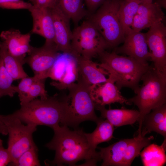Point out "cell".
Listing matches in <instances>:
<instances>
[{
	"instance_id": "40",
	"label": "cell",
	"mask_w": 166,
	"mask_h": 166,
	"mask_svg": "<svg viewBox=\"0 0 166 166\" xmlns=\"http://www.w3.org/2000/svg\"><path fill=\"white\" fill-rule=\"evenodd\" d=\"M2 140L0 139V145L2 144Z\"/></svg>"
},
{
	"instance_id": "11",
	"label": "cell",
	"mask_w": 166,
	"mask_h": 166,
	"mask_svg": "<svg viewBox=\"0 0 166 166\" xmlns=\"http://www.w3.org/2000/svg\"><path fill=\"white\" fill-rule=\"evenodd\" d=\"M145 33L147 44L153 67L166 75V28L163 22L149 28Z\"/></svg>"
},
{
	"instance_id": "7",
	"label": "cell",
	"mask_w": 166,
	"mask_h": 166,
	"mask_svg": "<svg viewBox=\"0 0 166 166\" xmlns=\"http://www.w3.org/2000/svg\"><path fill=\"white\" fill-rule=\"evenodd\" d=\"M71 46L73 55L89 59L109 48L102 36L89 19L74 29Z\"/></svg>"
},
{
	"instance_id": "30",
	"label": "cell",
	"mask_w": 166,
	"mask_h": 166,
	"mask_svg": "<svg viewBox=\"0 0 166 166\" xmlns=\"http://www.w3.org/2000/svg\"><path fill=\"white\" fill-rule=\"evenodd\" d=\"M38 152V148L36 146L31 148L23 152L10 165L15 166H40Z\"/></svg>"
},
{
	"instance_id": "17",
	"label": "cell",
	"mask_w": 166,
	"mask_h": 166,
	"mask_svg": "<svg viewBox=\"0 0 166 166\" xmlns=\"http://www.w3.org/2000/svg\"><path fill=\"white\" fill-rule=\"evenodd\" d=\"M31 34L30 33L23 34L19 30L10 29L2 31L0 37L11 54L24 60L32 46L30 44Z\"/></svg>"
},
{
	"instance_id": "8",
	"label": "cell",
	"mask_w": 166,
	"mask_h": 166,
	"mask_svg": "<svg viewBox=\"0 0 166 166\" xmlns=\"http://www.w3.org/2000/svg\"><path fill=\"white\" fill-rule=\"evenodd\" d=\"M3 121L5 125L9 135L7 149L14 162L23 152L32 147L36 146L33 138V134L37 126L24 125L12 114L2 115Z\"/></svg>"
},
{
	"instance_id": "34",
	"label": "cell",
	"mask_w": 166,
	"mask_h": 166,
	"mask_svg": "<svg viewBox=\"0 0 166 166\" xmlns=\"http://www.w3.org/2000/svg\"><path fill=\"white\" fill-rule=\"evenodd\" d=\"M106 0H84L87 11L91 14L96 10Z\"/></svg>"
},
{
	"instance_id": "20",
	"label": "cell",
	"mask_w": 166,
	"mask_h": 166,
	"mask_svg": "<svg viewBox=\"0 0 166 166\" xmlns=\"http://www.w3.org/2000/svg\"><path fill=\"white\" fill-rule=\"evenodd\" d=\"M95 109L101 113V117L107 120L114 126L120 127L132 125L137 121L139 117V111L126 109H107L105 106L95 105Z\"/></svg>"
},
{
	"instance_id": "1",
	"label": "cell",
	"mask_w": 166,
	"mask_h": 166,
	"mask_svg": "<svg viewBox=\"0 0 166 166\" xmlns=\"http://www.w3.org/2000/svg\"><path fill=\"white\" fill-rule=\"evenodd\" d=\"M53 137L45 146L54 150V158L50 164L75 165L85 160L87 164L96 165L101 160L98 152L89 145L82 129L71 130L66 125H58L53 129Z\"/></svg>"
},
{
	"instance_id": "19",
	"label": "cell",
	"mask_w": 166,
	"mask_h": 166,
	"mask_svg": "<svg viewBox=\"0 0 166 166\" xmlns=\"http://www.w3.org/2000/svg\"><path fill=\"white\" fill-rule=\"evenodd\" d=\"M155 132L166 139V103L152 109L144 117L141 134L143 136Z\"/></svg>"
},
{
	"instance_id": "24",
	"label": "cell",
	"mask_w": 166,
	"mask_h": 166,
	"mask_svg": "<svg viewBox=\"0 0 166 166\" xmlns=\"http://www.w3.org/2000/svg\"><path fill=\"white\" fill-rule=\"evenodd\" d=\"M97 126L91 133L85 134L89 145L96 150L98 144L108 142L114 137V126L107 120L102 118L97 124Z\"/></svg>"
},
{
	"instance_id": "41",
	"label": "cell",
	"mask_w": 166,
	"mask_h": 166,
	"mask_svg": "<svg viewBox=\"0 0 166 166\" xmlns=\"http://www.w3.org/2000/svg\"><path fill=\"white\" fill-rule=\"evenodd\" d=\"M0 134H1V132L0 131Z\"/></svg>"
},
{
	"instance_id": "27",
	"label": "cell",
	"mask_w": 166,
	"mask_h": 166,
	"mask_svg": "<svg viewBox=\"0 0 166 166\" xmlns=\"http://www.w3.org/2000/svg\"><path fill=\"white\" fill-rule=\"evenodd\" d=\"M59 4L75 25L88 13L84 7L83 0H59Z\"/></svg>"
},
{
	"instance_id": "38",
	"label": "cell",
	"mask_w": 166,
	"mask_h": 166,
	"mask_svg": "<svg viewBox=\"0 0 166 166\" xmlns=\"http://www.w3.org/2000/svg\"><path fill=\"white\" fill-rule=\"evenodd\" d=\"M153 0H141V3H151L153 2Z\"/></svg>"
},
{
	"instance_id": "28",
	"label": "cell",
	"mask_w": 166,
	"mask_h": 166,
	"mask_svg": "<svg viewBox=\"0 0 166 166\" xmlns=\"http://www.w3.org/2000/svg\"><path fill=\"white\" fill-rule=\"evenodd\" d=\"M14 81L6 69L0 56V97L6 96L12 97L17 93L16 86L12 85Z\"/></svg>"
},
{
	"instance_id": "16",
	"label": "cell",
	"mask_w": 166,
	"mask_h": 166,
	"mask_svg": "<svg viewBox=\"0 0 166 166\" xmlns=\"http://www.w3.org/2000/svg\"><path fill=\"white\" fill-rule=\"evenodd\" d=\"M164 14L161 8L156 3H141L135 15L131 29L135 31L162 22Z\"/></svg>"
},
{
	"instance_id": "29",
	"label": "cell",
	"mask_w": 166,
	"mask_h": 166,
	"mask_svg": "<svg viewBox=\"0 0 166 166\" xmlns=\"http://www.w3.org/2000/svg\"><path fill=\"white\" fill-rule=\"evenodd\" d=\"M45 79H38L31 86L27 93L20 101V105L27 103L38 97L41 99L46 98L48 96L45 86Z\"/></svg>"
},
{
	"instance_id": "15",
	"label": "cell",
	"mask_w": 166,
	"mask_h": 166,
	"mask_svg": "<svg viewBox=\"0 0 166 166\" xmlns=\"http://www.w3.org/2000/svg\"><path fill=\"white\" fill-rule=\"evenodd\" d=\"M29 10L33 20L30 33L42 37L45 43H54L53 24L50 8L33 5Z\"/></svg>"
},
{
	"instance_id": "33",
	"label": "cell",
	"mask_w": 166,
	"mask_h": 166,
	"mask_svg": "<svg viewBox=\"0 0 166 166\" xmlns=\"http://www.w3.org/2000/svg\"><path fill=\"white\" fill-rule=\"evenodd\" d=\"M11 162V157L9 150L1 144L0 145V166H6Z\"/></svg>"
},
{
	"instance_id": "39",
	"label": "cell",
	"mask_w": 166,
	"mask_h": 166,
	"mask_svg": "<svg viewBox=\"0 0 166 166\" xmlns=\"http://www.w3.org/2000/svg\"><path fill=\"white\" fill-rule=\"evenodd\" d=\"M36 0H30V1L32 2L33 5H34Z\"/></svg>"
},
{
	"instance_id": "32",
	"label": "cell",
	"mask_w": 166,
	"mask_h": 166,
	"mask_svg": "<svg viewBox=\"0 0 166 166\" xmlns=\"http://www.w3.org/2000/svg\"><path fill=\"white\" fill-rule=\"evenodd\" d=\"M32 5L22 0H0V8L2 9L29 10Z\"/></svg>"
},
{
	"instance_id": "10",
	"label": "cell",
	"mask_w": 166,
	"mask_h": 166,
	"mask_svg": "<svg viewBox=\"0 0 166 166\" xmlns=\"http://www.w3.org/2000/svg\"><path fill=\"white\" fill-rule=\"evenodd\" d=\"M54 43L45 42L40 47L31 46L28 56L24 59L34 73L39 79H46L47 75L60 53Z\"/></svg>"
},
{
	"instance_id": "2",
	"label": "cell",
	"mask_w": 166,
	"mask_h": 166,
	"mask_svg": "<svg viewBox=\"0 0 166 166\" xmlns=\"http://www.w3.org/2000/svg\"><path fill=\"white\" fill-rule=\"evenodd\" d=\"M90 87L78 79L68 87V95L62 96V125L76 129L84 121H91L97 124L102 118L98 117L95 113V105L90 96Z\"/></svg>"
},
{
	"instance_id": "25",
	"label": "cell",
	"mask_w": 166,
	"mask_h": 166,
	"mask_svg": "<svg viewBox=\"0 0 166 166\" xmlns=\"http://www.w3.org/2000/svg\"><path fill=\"white\" fill-rule=\"evenodd\" d=\"M141 3V0H124L121 4L119 17L124 36L131 29L134 17Z\"/></svg>"
},
{
	"instance_id": "37",
	"label": "cell",
	"mask_w": 166,
	"mask_h": 166,
	"mask_svg": "<svg viewBox=\"0 0 166 166\" xmlns=\"http://www.w3.org/2000/svg\"><path fill=\"white\" fill-rule=\"evenodd\" d=\"M155 1L152 2L156 3L161 8L162 7L165 8H166V0H155Z\"/></svg>"
},
{
	"instance_id": "13",
	"label": "cell",
	"mask_w": 166,
	"mask_h": 166,
	"mask_svg": "<svg viewBox=\"0 0 166 166\" xmlns=\"http://www.w3.org/2000/svg\"><path fill=\"white\" fill-rule=\"evenodd\" d=\"M50 9L53 24L54 42L56 48L58 51L72 54L71 19L61 9L59 3Z\"/></svg>"
},
{
	"instance_id": "31",
	"label": "cell",
	"mask_w": 166,
	"mask_h": 166,
	"mask_svg": "<svg viewBox=\"0 0 166 166\" xmlns=\"http://www.w3.org/2000/svg\"><path fill=\"white\" fill-rule=\"evenodd\" d=\"M38 79H41L35 76L31 77L28 76L21 79L18 85L16 86V93L18 94L20 101L24 98L32 85Z\"/></svg>"
},
{
	"instance_id": "35",
	"label": "cell",
	"mask_w": 166,
	"mask_h": 166,
	"mask_svg": "<svg viewBox=\"0 0 166 166\" xmlns=\"http://www.w3.org/2000/svg\"><path fill=\"white\" fill-rule=\"evenodd\" d=\"M59 0H36L34 5L38 6L51 8L59 3Z\"/></svg>"
},
{
	"instance_id": "23",
	"label": "cell",
	"mask_w": 166,
	"mask_h": 166,
	"mask_svg": "<svg viewBox=\"0 0 166 166\" xmlns=\"http://www.w3.org/2000/svg\"><path fill=\"white\" fill-rule=\"evenodd\" d=\"M166 139L160 146L153 144L144 147L140 154L144 166H162L165 164Z\"/></svg>"
},
{
	"instance_id": "36",
	"label": "cell",
	"mask_w": 166,
	"mask_h": 166,
	"mask_svg": "<svg viewBox=\"0 0 166 166\" xmlns=\"http://www.w3.org/2000/svg\"><path fill=\"white\" fill-rule=\"evenodd\" d=\"M0 131L1 134L3 135L8 134L6 127L3 123L2 120V115H0Z\"/></svg>"
},
{
	"instance_id": "5",
	"label": "cell",
	"mask_w": 166,
	"mask_h": 166,
	"mask_svg": "<svg viewBox=\"0 0 166 166\" xmlns=\"http://www.w3.org/2000/svg\"><path fill=\"white\" fill-rule=\"evenodd\" d=\"M63 110L62 95L57 93L21 105L12 114L26 124L45 125L53 129L59 125Z\"/></svg>"
},
{
	"instance_id": "21",
	"label": "cell",
	"mask_w": 166,
	"mask_h": 166,
	"mask_svg": "<svg viewBox=\"0 0 166 166\" xmlns=\"http://www.w3.org/2000/svg\"><path fill=\"white\" fill-rule=\"evenodd\" d=\"M132 138L121 140L105 148L98 147L101 166H122V162L128 144Z\"/></svg>"
},
{
	"instance_id": "22",
	"label": "cell",
	"mask_w": 166,
	"mask_h": 166,
	"mask_svg": "<svg viewBox=\"0 0 166 166\" xmlns=\"http://www.w3.org/2000/svg\"><path fill=\"white\" fill-rule=\"evenodd\" d=\"M0 56L6 69L14 81L28 76L23 67V65L25 63L24 60L11 54L5 43L2 41H0Z\"/></svg>"
},
{
	"instance_id": "12",
	"label": "cell",
	"mask_w": 166,
	"mask_h": 166,
	"mask_svg": "<svg viewBox=\"0 0 166 166\" xmlns=\"http://www.w3.org/2000/svg\"><path fill=\"white\" fill-rule=\"evenodd\" d=\"M124 44L114 50L117 54H123L132 57L141 63L148 65L150 53L147 44L145 33L135 31L132 29L125 35Z\"/></svg>"
},
{
	"instance_id": "3",
	"label": "cell",
	"mask_w": 166,
	"mask_h": 166,
	"mask_svg": "<svg viewBox=\"0 0 166 166\" xmlns=\"http://www.w3.org/2000/svg\"><path fill=\"white\" fill-rule=\"evenodd\" d=\"M142 85L133 91L135 95L128 99L138 107L139 117L137 135H141L144 117L153 109L166 103V75L160 73L153 66L142 76Z\"/></svg>"
},
{
	"instance_id": "4",
	"label": "cell",
	"mask_w": 166,
	"mask_h": 166,
	"mask_svg": "<svg viewBox=\"0 0 166 166\" xmlns=\"http://www.w3.org/2000/svg\"><path fill=\"white\" fill-rule=\"evenodd\" d=\"M98 56L100 65L114 77L119 90L127 87L134 91L139 86L143 75L152 66L130 57L119 55L114 50L111 53L104 51Z\"/></svg>"
},
{
	"instance_id": "14",
	"label": "cell",
	"mask_w": 166,
	"mask_h": 166,
	"mask_svg": "<svg viewBox=\"0 0 166 166\" xmlns=\"http://www.w3.org/2000/svg\"><path fill=\"white\" fill-rule=\"evenodd\" d=\"M120 90L115 85L114 77L110 74L106 82L90 87V96L95 105L105 106L115 103L131 105L128 99L121 95Z\"/></svg>"
},
{
	"instance_id": "26",
	"label": "cell",
	"mask_w": 166,
	"mask_h": 166,
	"mask_svg": "<svg viewBox=\"0 0 166 166\" xmlns=\"http://www.w3.org/2000/svg\"><path fill=\"white\" fill-rule=\"evenodd\" d=\"M154 137L136 136L132 138L127 147L122 162V166H129L135 158L140 155L141 151L151 143Z\"/></svg>"
},
{
	"instance_id": "9",
	"label": "cell",
	"mask_w": 166,
	"mask_h": 166,
	"mask_svg": "<svg viewBox=\"0 0 166 166\" xmlns=\"http://www.w3.org/2000/svg\"><path fill=\"white\" fill-rule=\"evenodd\" d=\"M53 81L51 85L59 90L67 89L78 80L79 73L76 58L72 54L60 53L47 75Z\"/></svg>"
},
{
	"instance_id": "6",
	"label": "cell",
	"mask_w": 166,
	"mask_h": 166,
	"mask_svg": "<svg viewBox=\"0 0 166 166\" xmlns=\"http://www.w3.org/2000/svg\"><path fill=\"white\" fill-rule=\"evenodd\" d=\"M122 0H106L89 20L105 39L109 48H115L124 42V35L119 11Z\"/></svg>"
},
{
	"instance_id": "18",
	"label": "cell",
	"mask_w": 166,
	"mask_h": 166,
	"mask_svg": "<svg viewBox=\"0 0 166 166\" xmlns=\"http://www.w3.org/2000/svg\"><path fill=\"white\" fill-rule=\"evenodd\" d=\"M77 58L79 79L89 86L106 82L109 73L98 64L91 59L80 56Z\"/></svg>"
}]
</instances>
